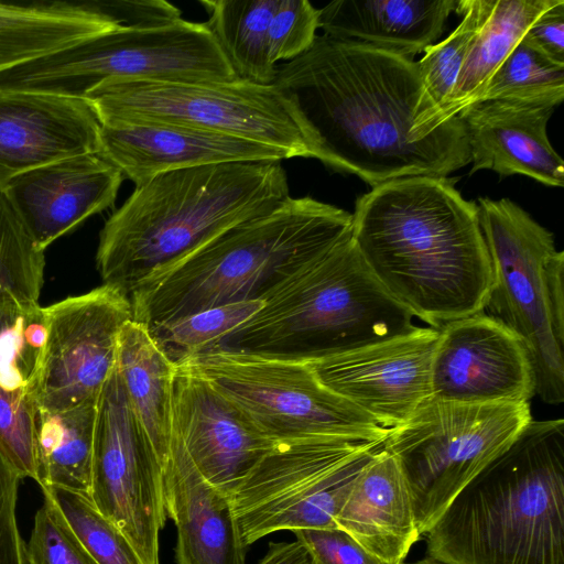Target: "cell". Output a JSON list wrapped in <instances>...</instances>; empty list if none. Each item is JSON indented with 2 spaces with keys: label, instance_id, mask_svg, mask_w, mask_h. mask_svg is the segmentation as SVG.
Listing matches in <instances>:
<instances>
[{
  "label": "cell",
  "instance_id": "obj_13",
  "mask_svg": "<svg viewBox=\"0 0 564 564\" xmlns=\"http://www.w3.org/2000/svg\"><path fill=\"white\" fill-rule=\"evenodd\" d=\"M90 498L144 564H160L162 466L129 403L117 366L97 399Z\"/></svg>",
  "mask_w": 564,
  "mask_h": 564
},
{
  "label": "cell",
  "instance_id": "obj_38",
  "mask_svg": "<svg viewBox=\"0 0 564 564\" xmlns=\"http://www.w3.org/2000/svg\"><path fill=\"white\" fill-rule=\"evenodd\" d=\"M319 9L306 0H279L270 30V58L291 61L306 52L316 39Z\"/></svg>",
  "mask_w": 564,
  "mask_h": 564
},
{
  "label": "cell",
  "instance_id": "obj_41",
  "mask_svg": "<svg viewBox=\"0 0 564 564\" xmlns=\"http://www.w3.org/2000/svg\"><path fill=\"white\" fill-rule=\"evenodd\" d=\"M521 41L557 65L564 66V1L544 11Z\"/></svg>",
  "mask_w": 564,
  "mask_h": 564
},
{
  "label": "cell",
  "instance_id": "obj_23",
  "mask_svg": "<svg viewBox=\"0 0 564 564\" xmlns=\"http://www.w3.org/2000/svg\"><path fill=\"white\" fill-rule=\"evenodd\" d=\"M336 525L387 564H403L422 536L405 478L383 446L357 476Z\"/></svg>",
  "mask_w": 564,
  "mask_h": 564
},
{
  "label": "cell",
  "instance_id": "obj_19",
  "mask_svg": "<svg viewBox=\"0 0 564 564\" xmlns=\"http://www.w3.org/2000/svg\"><path fill=\"white\" fill-rule=\"evenodd\" d=\"M100 128L85 99L0 90V191L30 170L99 153Z\"/></svg>",
  "mask_w": 564,
  "mask_h": 564
},
{
  "label": "cell",
  "instance_id": "obj_29",
  "mask_svg": "<svg viewBox=\"0 0 564 564\" xmlns=\"http://www.w3.org/2000/svg\"><path fill=\"white\" fill-rule=\"evenodd\" d=\"M279 0H202L205 22L239 79L260 85L274 83L276 66L270 58V30Z\"/></svg>",
  "mask_w": 564,
  "mask_h": 564
},
{
  "label": "cell",
  "instance_id": "obj_12",
  "mask_svg": "<svg viewBox=\"0 0 564 564\" xmlns=\"http://www.w3.org/2000/svg\"><path fill=\"white\" fill-rule=\"evenodd\" d=\"M383 442L279 444L230 495L246 546L276 531L337 528L352 485Z\"/></svg>",
  "mask_w": 564,
  "mask_h": 564
},
{
  "label": "cell",
  "instance_id": "obj_28",
  "mask_svg": "<svg viewBox=\"0 0 564 564\" xmlns=\"http://www.w3.org/2000/svg\"><path fill=\"white\" fill-rule=\"evenodd\" d=\"M97 399L63 411L37 410L36 482L41 489L90 496Z\"/></svg>",
  "mask_w": 564,
  "mask_h": 564
},
{
  "label": "cell",
  "instance_id": "obj_14",
  "mask_svg": "<svg viewBox=\"0 0 564 564\" xmlns=\"http://www.w3.org/2000/svg\"><path fill=\"white\" fill-rule=\"evenodd\" d=\"M47 336L33 398L63 411L98 398L113 371L120 332L132 319L129 296L104 284L45 307Z\"/></svg>",
  "mask_w": 564,
  "mask_h": 564
},
{
  "label": "cell",
  "instance_id": "obj_17",
  "mask_svg": "<svg viewBox=\"0 0 564 564\" xmlns=\"http://www.w3.org/2000/svg\"><path fill=\"white\" fill-rule=\"evenodd\" d=\"M170 444L228 496L278 445L210 383L180 365L173 378Z\"/></svg>",
  "mask_w": 564,
  "mask_h": 564
},
{
  "label": "cell",
  "instance_id": "obj_40",
  "mask_svg": "<svg viewBox=\"0 0 564 564\" xmlns=\"http://www.w3.org/2000/svg\"><path fill=\"white\" fill-rule=\"evenodd\" d=\"M294 534L314 564H387L339 528L300 530Z\"/></svg>",
  "mask_w": 564,
  "mask_h": 564
},
{
  "label": "cell",
  "instance_id": "obj_1",
  "mask_svg": "<svg viewBox=\"0 0 564 564\" xmlns=\"http://www.w3.org/2000/svg\"><path fill=\"white\" fill-rule=\"evenodd\" d=\"M314 159L376 187L411 176L447 177L470 163L458 116L440 124L412 58L316 36L276 66Z\"/></svg>",
  "mask_w": 564,
  "mask_h": 564
},
{
  "label": "cell",
  "instance_id": "obj_31",
  "mask_svg": "<svg viewBox=\"0 0 564 564\" xmlns=\"http://www.w3.org/2000/svg\"><path fill=\"white\" fill-rule=\"evenodd\" d=\"M249 300L210 307L148 328L159 348L174 364L221 348L229 336L262 307Z\"/></svg>",
  "mask_w": 564,
  "mask_h": 564
},
{
  "label": "cell",
  "instance_id": "obj_10",
  "mask_svg": "<svg viewBox=\"0 0 564 564\" xmlns=\"http://www.w3.org/2000/svg\"><path fill=\"white\" fill-rule=\"evenodd\" d=\"M531 420L530 402L458 403L431 397L390 429L383 448L405 478L421 535Z\"/></svg>",
  "mask_w": 564,
  "mask_h": 564
},
{
  "label": "cell",
  "instance_id": "obj_34",
  "mask_svg": "<svg viewBox=\"0 0 564 564\" xmlns=\"http://www.w3.org/2000/svg\"><path fill=\"white\" fill-rule=\"evenodd\" d=\"M42 491L97 564H144L128 538L96 508L89 495L62 488Z\"/></svg>",
  "mask_w": 564,
  "mask_h": 564
},
{
  "label": "cell",
  "instance_id": "obj_2",
  "mask_svg": "<svg viewBox=\"0 0 564 564\" xmlns=\"http://www.w3.org/2000/svg\"><path fill=\"white\" fill-rule=\"evenodd\" d=\"M455 181L392 180L360 196L352 214L351 239L370 272L436 329L484 312L494 282L478 206Z\"/></svg>",
  "mask_w": 564,
  "mask_h": 564
},
{
  "label": "cell",
  "instance_id": "obj_16",
  "mask_svg": "<svg viewBox=\"0 0 564 564\" xmlns=\"http://www.w3.org/2000/svg\"><path fill=\"white\" fill-rule=\"evenodd\" d=\"M432 398L458 403H521L534 395L525 348L481 312L438 328L431 365Z\"/></svg>",
  "mask_w": 564,
  "mask_h": 564
},
{
  "label": "cell",
  "instance_id": "obj_5",
  "mask_svg": "<svg viewBox=\"0 0 564 564\" xmlns=\"http://www.w3.org/2000/svg\"><path fill=\"white\" fill-rule=\"evenodd\" d=\"M352 214L310 196L225 230L129 294L132 319L152 328L225 304L262 300L289 273L351 235Z\"/></svg>",
  "mask_w": 564,
  "mask_h": 564
},
{
  "label": "cell",
  "instance_id": "obj_4",
  "mask_svg": "<svg viewBox=\"0 0 564 564\" xmlns=\"http://www.w3.org/2000/svg\"><path fill=\"white\" fill-rule=\"evenodd\" d=\"M424 536L444 564H564L563 419H532Z\"/></svg>",
  "mask_w": 564,
  "mask_h": 564
},
{
  "label": "cell",
  "instance_id": "obj_6",
  "mask_svg": "<svg viewBox=\"0 0 564 564\" xmlns=\"http://www.w3.org/2000/svg\"><path fill=\"white\" fill-rule=\"evenodd\" d=\"M221 348L327 357L415 330L414 315L370 272L351 235L283 278Z\"/></svg>",
  "mask_w": 564,
  "mask_h": 564
},
{
  "label": "cell",
  "instance_id": "obj_20",
  "mask_svg": "<svg viewBox=\"0 0 564 564\" xmlns=\"http://www.w3.org/2000/svg\"><path fill=\"white\" fill-rule=\"evenodd\" d=\"M98 154L135 186L180 169L285 159L280 151L247 139L147 121L101 124Z\"/></svg>",
  "mask_w": 564,
  "mask_h": 564
},
{
  "label": "cell",
  "instance_id": "obj_26",
  "mask_svg": "<svg viewBox=\"0 0 564 564\" xmlns=\"http://www.w3.org/2000/svg\"><path fill=\"white\" fill-rule=\"evenodd\" d=\"M116 366L131 409L163 466L170 446L175 365L149 329L131 319L120 332Z\"/></svg>",
  "mask_w": 564,
  "mask_h": 564
},
{
  "label": "cell",
  "instance_id": "obj_42",
  "mask_svg": "<svg viewBox=\"0 0 564 564\" xmlns=\"http://www.w3.org/2000/svg\"><path fill=\"white\" fill-rule=\"evenodd\" d=\"M258 564H314L306 546L297 539L293 542H270Z\"/></svg>",
  "mask_w": 564,
  "mask_h": 564
},
{
  "label": "cell",
  "instance_id": "obj_8",
  "mask_svg": "<svg viewBox=\"0 0 564 564\" xmlns=\"http://www.w3.org/2000/svg\"><path fill=\"white\" fill-rule=\"evenodd\" d=\"M206 23L177 21L120 29L83 40L0 73V90L84 99L121 79H237Z\"/></svg>",
  "mask_w": 564,
  "mask_h": 564
},
{
  "label": "cell",
  "instance_id": "obj_37",
  "mask_svg": "<svg viewBox=\"0 0 564 564\" xmlns=\"http://www.w3.org/2000/svg\"><path fill=\"white\" fill-rule=\"evenodd\" d=\"M26 558L28 564H97L45 499L34 518Z\"/></svg>",
  "mask_w": 564,
  "mask_h": 564
},
{
  "label": "cell",
  "instance_id": "obj_32",
  "mask_svg": "<svg viewBox=\"0 0 564 564\" xmlns=\"http://www.w3.org/2000/svg\"><path fill=\"white\" fill-rule=\"evenodd\" d=\"M492 2L494 0H458L455 12L463 17L460 23L442 42L429 46L423 57L415 62L440 124H444L442 113L455 88L470 44L491 12Z\"/></svg>",
  "mask_w": 564,
  "mask_h": 564
},
{
  "label": "cell",
  "instance_id": "obj_18",
  "mask_svg": "<svg viewBox=\"0 0 564 564\" xmlns=\"http://www.w3.org/2000/svg\"><path fill=\"white\" fill-rule=\"evenodd\" d=\"M121 172L98 153L30 170L2 191L36 246L45 249L94 214L113 205Z\"/></svg>",
  "mask_w": 564,
  "mask_h": 564
},
{
  "label": "cell",
  "instance_id": "obj_39",
  "mask_svg": "<svg viewBox=\"0 0 564 564\" xmlns=\"http://www.w3.org/2000/svg\"><path fill=\"white\" fill-rule=\"evenodd\" d=\"M20 479L0 447V564H28L17 519Z\"/></svg>",
  "mask_w": 564,
  "mask_h": 564
},
{
  "label": "cell",
  "instance_id": "obj_27",
  "mask_svg": "<svg viewBox=\"0 0 564 564\" xmlns=\"http://www.w3.org/2000/svg\"><path fill=\"white\" fill-rule=\"evenodd\" d=\"M558 0H494L474 37L455 88L442 113L445 123L479 100L489 79L521 41L530 25Z\"/></svg>",
  "mask_w": 564,
  "mask_h": 564
},
{
  "label": "cell",
  "instance_id": "obj_43",
  "mask_svg": "<svg viewBox=\"0 0 564 564\" xmlns=\"http://www.w3.org/2000/svg\"><path fill=\"white\" fill-rule=\"evenodd\" d=\"M403 564H444V563H442V562L437 561L436 558L427 555L424 558L419 560L416 562L403 563Z\"/></svg>",
  "mask_w": 564,
  "mask_h": 564
},
{
  "label": "cell",
  "instance_id": "obj_9",
  "mask_svg": "<svg viewBox=\"0 0 564 564\" xmlns=\"http://www.w3.org/2000/svg\"><path fill=\"white\" fill-rule=\"evenodd\" d=\"M176 365L205 379L278 445L384 442L390 432L326 388L300 358L219 348Z\"/></svg>",
  "mask_w": 564,
  "mask_h": 564
},
{
  "label": "cell",
  "instance_id": "obj_21",
  "mask_svg": "<svg viewBox=\"0 0 564 564\" xmlns=\"http://www.w3.org/2000/svg\"><path fill=\"white\" fill-rule=\"evenodd\" d=\"M553 107L502 100L478 101L457 116L468 140L469 175L491 170L500 176L525 175L563 187L564 162L550 143L546 127Z\"/></svg>",
  "mask_w": 564,
  "mask_h": 564
},
{
  "label": "cell",
  "instance_id": "obj_22",
  "mask_svg": "<svg viewBox=\"0 0 564 564\" xmlns=\"http://www.w3.org/2000/svg\"><path fill=\"white\" fill-rule=\"evenodd\" d=\"M162 475L165 513L176 527V563L245 564L247 546L230 496L206 481L173 444Z\"/></svg>",
  "mask_w": 564,
  "mask_h": 564
},
{
  "label": "cell",
  "instance_id": "obj_33",
  "mask_svg": "<svg viewBox=\"0 0 564 564\" xmlns=\"http://www.w3.org/2000/svg\"><path fill=\"white\" fill-rule=\"evenodd\" d=\"M563 98L564 66L520 41L489 79L478 101L502 100L555 108Z\"/></svg>",
  "mask_w": 564,
  "mask_h": 564
},
{
  "label": "cell",
  "instance_id": "obj_11",
  "mask_svg": "<svg viewBox=\"0 0 564 564\" xmlns=\"http://www.w3.org/2000/svg\"><path fill=\"white\" fill-rule=\"evenodd\" d=\"M100 124L162 122L254 141L285 159L314 158L301 123L274 84L121 79L106 82L84 98Z\"/></svg>",
  "mask_w": 564,
  "mask_h": 564
},
{
  "label": "cell",
  "instance_id": "obj_30",
  "mask_svg": "<svg viewBox=\"0 0 564 564\" xmlns=\"http://www.w3.org/2000/svg\"><path fill=\"white\" fill-rule=\"evenodd\" d=\"M47 336L45 307L15 296L0 300V387L28 393L33 389Z\"/></svg>",
  "mask_w": 564,
  "mask_h": 564
},
{
  "label": "cell",
  "instance_id": "obj_35",
  "mask_svg": "<svg viewBox=\"0 0 564 564\" xmlns=\"http://www.w3.org/2000/svg\"><path fill=\"white\" fill-rule=\"evenodd\" d=\"M45 256L0 191V300L15 296L39 301Z\"/></svg>",
  "mask_w": 564,
  "mask_h": 564
},
{
  "label": "cell",
  "instance_id": "obj_24",
  "mask_svg": "<svg viewBox=\"0 0 564 564\" xmlns=\"http://www.w3.org/2000/svg\"><path fill=\"white\" fill-rule=\"evenodd\" d=\"M458 0H337L319 9L324 35L411 58L433 45Z\"/></svg>",
  "mask_w": 564,
  "mask_h": 564
},
{
  "label": "cell",
  "instance_id": "obj_36",
  "mask_svg": "<svg viewBox=\"0 0 564 564\" xmlns=\"http://www.w3.org/2000/svg\"><path fill=\"white\" fill-rule=\"evenodd\" d=\"M37 410L31 394L0 387V447L21 479L35 481Z\"/></svg>",
  "mask_w": 564,
  "mask_h": 564
},
{
  "label": "cell",
  "instance_id": "obj_3",
  "mask_svg": "<svg viewBox=\"0 0 564 564\" xmlns=\"http://www.w3.org/2000/svg\"><path fill=\"white\" fill-rule=\"evenodd\" d=\"M281 161L186 167L135 186L99 234L102 283L128 296L149 275L289 197Z\"/></svg>",
  "mask_w": 564,
  "mask_h": 564
},
{
  "label": "cell",
  "instance_id": "obj_25",
  "mask_svg": "<svg viewBox=\"0 0 564 564\" xmlns=\"http://www.w3.org/2000/svg\"><path fill=\"white\" fill-rule=\"evenodd\" d=\"M128 29L105 1L0 2V73L102 33Z\"/></svg>",
  "mask_w": 564,
  "mask_h": 564
},
{
  "label": "cell",
  "instance_id": "obj_15",
  "mask_svg": "<svg viewBox=\"0 0 564 564\" xmlns=\"http://www.w3.org/2000/svg\"><path fill=\"white\" fill-rule=\"evenodd\" d=\"M438 329L412 333L344 354L302 359L316 378L386 429L408 421L432 397Z\"/></svg>",
  "mask_w": 564,
  "mask_h": 564
},
{
  "label": "cell",
  "instance_id": "obj_7",
  "mask_svg": "<svg viewBox=\"0 0 564 564\" xmlns=\"http://www.w3.org/2000/svg\"><path fill=\"white\" fill-rule=\"evenodd\" d=\"M494 282L484 313L522 341L534 394L564 401V252L551 231L508 198L478 199Z\"/></svg>",
  "mask_w": 564,
  "mask_h": 564
}]
</instances>
